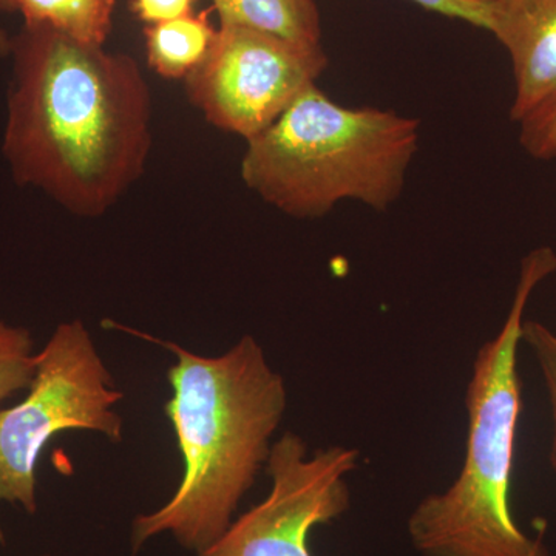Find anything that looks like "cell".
Returning a JSON list of instances; mask_svg holds the SVG:
<instances>
[{
  "instance_id": "obj_1",
  "label": "cell",
  "mask_w": 556,
  "mask_h": 556,
  "mask_svg": "<svg viewBox=\"0 0 556 556\" xmlns=\"http://www.w3.org/2000/svg\"><path fill=\"white\" fill-rule=\"evenodd\" d=\"M3 152L14 178L80 217L109 211L144 174L150 90L137 61L43 25L11 40Z\"/></svg>"
},
{
  "instance_id": "obj_2",
  "label": "cell",
  "mask_w": 556,
  "mask_h": 556,
  "mask_svg": "<svg viewBox=\"0 0 556 556\" xmlns=\"http://www.w3.org/2000/svg\"><path fill=\"white\" fill-rule=\"evenodd\" d=\"M175 354L167 371L169 417L182 459L181 481L170 500L131 522L134 555L152 538L170 533L197 555L225 535L241 500L255 484L288 407L283 376L265 351L243 336L228 353L204 357L118 327Z\"/></svg>"
},
{
  "instance_id": "obj_3",
  "label": "cell",
  "mask_w": 556,
  "mask_h": 556,
  "mask_svg": "<svg viewBox=\"0 0 556 556\" xmlns=\"http://www.w3.org/2000/svg\"><path fill=\"white\" fill-rule=\"evenodd\" d=\"M555 273L554 249L530 251L503 327L479 348L466 391L463 467L447 490L424 497L408 518L409 540L422 556H552L543 536L517 525L510 497L522 413V325L533 292Z\"/></svg>"
},
{
  "instance_id": "obj_4",
  "label": "cell",
  "mask_w": 556,
  "mask_h": 556,
  "mask_svg": "<svg viewBox=\"0 0 556 556\" xmlns=\"http://www.w3.org/2000/svg\"><path fill=\"white\" fill-rule=\"evenodd\" d=\"M420 121L345 108L311 84L268 129L248 139L241 178L289 217L320 218L342 201L386 212L401 199Z\"/></svg>"
},
{
  "instance_id": "obj_5",
  "label": "cell",
  "mask_w": 556,
  "mask_h": 556,
  "mask_svg": "<svg viewBox=\"0 0 556 556\" xmlns=\"http://www.w3.org/2000/svg\"><path fill=\"white\" fill-rule=\"evenodd\" d=\"M124 399L89 329L80 320L58 325L38 353L35 378L20 404L0 408V504L38 510L40 453L58 434L87 430L119 444Z\"/></svg>"
},
{
  "instance_id": "obj_6",
  "label": "cell",
  "mask_w": 556,
  "mask_h": 556,
  "mask_svg": "<svg viewBox=\"0 0 556 556\" xmlns=\"http://www.w3.org/2000/svg\"><path fill=\"white\" fill-rule=\"evenodd\" d=\"M324 47L219 24L206 61L185 79L190 102L218 129L251 139L324 75Z\"/></svg>"
},
{
  "instance_id": "obj_7",
  "label": "cell",
  "mask_w": 556,
  "mask_h": 556,
  "mask_svg": "<svg viewBox=\"0 0 556 556\" xmlns=\"http://www.w3.org/2000/svg\"><path fill=\"white\" fill-rule=\"evenodd\" d=\"M356 448L331 445L313 455L299 434L273 442L266 473L268 496L197 556H313L314 527L329 525L351 506L348 477L357 468Z\"/></svg>"
},
{
  "instance_id": "obj_8",
  "label": "cell",
  "mask_w": 556,
  "mask_h": 556,
  "mask_svg": "<svg viewBox=\"0 0 556 556\" xmlns=\"http://www.w3.org/2000/svg\"><path fill=\"white\" fill-rule=\"evenodd\" d=\"M489 33L510 56V119L522 123L556 94V0H496Z\"/></svg>"
},
{
  "instance_id": "obj_9",
  "label": "cell",
  "mask_w": 556,
  "mask_h": 556,
  "mask_svg": "<svg viewBox=\"0 0 556 556\" xmlns=\"http://www.w3.org/2000/svg\"><path fill=\"white\" fill-rule=\"evenodd\" d=\"M219 24L268 33L305 47H324L316 0H212Z\"/></svg>"
},
{
  "instance_id": "obj_10",
  "label": "cell",
  "mask_w": 556,
  "mask_h": 556,
  "mask_svg": "<svg viewBox=\"0 0 556 556\" xmlns=\"http://www.w3.org/2000/svg\"><path fill=\"white\" fill-rule=\"evenodd\" d=\"M214 9L144 28L150 67L166 79H186L206 61L218 28L212 25Z\"/></svg>"
},
{
  "instance_id": "obj_11",
  "label": "cell",
  "mask_w": 556,
  "mask_h": 556,
  "mask_svg": "<svg viewBox=\"0 0 556 556\" xmlns=\"http://www.w3.org/2000/svg\"><path fill=\"white\" fill-rule=\"evenodd\" d=\"M115 0H0V10L17 11L25 25H43L83 42L104 46L112 33Z\"/></svg>"
},
{
  "instance_id": "obj_12",
  "label": "cell",
  "mask_w": 556,
  "mask_h": 556,
  "mask_svg": "<svg viewBox=\"0 0 556 556\" xmlns=\"http://www.w3.org/2000/svg\"><path fill=\"white\" fill-rule=\"evenodd\" d=\"M38 353L31 332L0 320V408L7 399L28 390L35 378Z\"/></svg>"
},
{
  "instance_id": "obj_13",
  "label": "cell",
  "mask_w": 556,
  "mask_h": 556,
  "mask_svg": "<svg viewBox=\"0 0 556 556\" xmlns=\"http://www.w3.org/2000/svg\"><path fill=\"white\" fill-rule=\"evenodd\" d=\"M522 343L535 357L543 376L552 415V441L548 450V464L556 475V334L546 325L536 320H525Z\"/></svg>"
},
{
  "instance_id": "obj_14",
  "label": "cell",
  "mask_w": 556,
  "mask_h": 556,
  "mask_svg": "<svg viewBox=\"0 0 556 556\" xmlns=\"http://www.w3.org/2000/svg\"><path fill=\"white\" fill-rule=\"evenodd\" d=\"M519 142L532 159H556V94L519 123Z\"/></svg>"
},
{
  "instance_id": "obj_15",
  "label": "cell",
  "mask_w": 556,
  "mask_h": 556,
  "mask_svg": "<svg viewBox=\"0 0 556 556\" xmlns=\"http://www.w3.org/2000/svg\"><path fill=\"white\" fill-rule=\"evenodd\" d=\"M420 9L490 31L496 0H409Z\"/></svg>"
},
{
  "instance_id": "obj_16",
  "label": "cell",
  "mask_w": 556,
  "mask_h": 556,
  "mask_svg": "<svg viewBox=\"0 0 556 556\" xmlns=\"http://www.w3.org/2000/svg\"><path fill=\"white\" fill-rule=\"evenodd\" d=\"M197 2L199 0H130V10L149 27L188 16Z\"/></svg>"
},
{
  "instance_id": "obj_17",
  "label": "cell",
  "mask_w": 556,
  "mask_h": 556,
  "mask_svg": "<svg viewBox=\"0 0 556 556\" xmlns=\"http://www.w3.org/2000/svg\"><path fill=\"white\" fill-rule=\"evenodd\" d=\"M11 40L9 35L0 28V56L11 53Z\"/></svg>"
},
{
  "instance_id": "obj_18",
  "label": "cell",
  "mask_w": 556,
  "mask_h": 556,
  "mask_svg": "<svg viewBox=\"0 0 556 556\" xmlns=\"http://www.w3.org/2000/svg\"><path fill=\"white\" fill-rule=\"evenodd\" d=\"M40 556H50V555H40Z\"/></svg>"
}]
</instances>
